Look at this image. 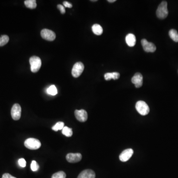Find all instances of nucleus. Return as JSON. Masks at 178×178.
<instances>
[{
    "instance_id": "1",
    "label": "nucleus",
    "mask_w": 178,
    "mask_h": 178,
    "mask_svg": "<svg viewBox=\"0 0 178 178\" xmlns=\"http://www.w3.org/2000/svg\"><path fill=\"white\" fill-rule=\"evenodd\" d=\"M168 15V11L167 8V2L166 1L162 2L158 6L156 15L159 19H165Z\"/></svg>"
},
{
    "instance_id": "2",
    "label": "nucleus",
    "mask_w": 178,
    "mask_h": 178,
    "mask_svg": "<svg viewBox=\"0 0 178 178\" xmlns=\"http://www.w3.org/2000/svg\"><path fill=\"white\" fill-rule=\"evenodd\" d=\"M29 63L30 64L31 71L33 73L38 72L41 67L42 61L40 58L36 56L31 57Z\"/></svg>"
},
{
    "instance_id": "3",
    "label": "nucleus",
    "mask_w": 178,
    "mask_h": 178,
    "mask_svg": "<svg viewBox=\"0 0 178 178\" xmlns=\"http://www.w3.org/2000/svg\"><path fill=\"white\" fill-rule=\"evenodd\" d=\"M24 145L26 148L29 150H38L41 146V143L40 140L36 139L29 138L25 140Z\"/></svg>"
},
{
    "instance_id": "4",
    "label": "nucleus",
    "mask_w": 178,
    "mask_h": 178,
    "mask_svg": "<svg viewBox=\"0 0 178 178\" xmlns=\"http://www.w3.org/2000/svg\"><path fill=\"white\" fill-rule=\"evenodd\" d=\"M136 109L139 113L142 115H146L150 112V107L143 100H139L136 103Z\"/></svg>"
},
{
    "instance_id": "5",
    "label": "nucleus",
    "mask_w": 178,
    "mask_h": 178,
    "mask_svg": "<svg viewBox=\"0 0 178 178\" xmlns=\"http://www.w3.org/2000/svg\"><path fill=\"white\" fill-rule=\"evenodd\" d=\"M84 65L81 62H78L73 65L72 69V75L75 78L79 77L84 71Z\"/></svg>"
},
{
    "instance_id": "6",
    "label": "nucleus",
    "mask_w": 178,
    "mask_h": 178,
    "mask_svg": "<svg viewBox=\"0 0 178 178\" xmlns=\"http://www.w3.org/2000/svg\"><path fill=\"white\" fill-rule=\"evenodd\" d=\"M41 35L43 39L48 41H53L56 39V34L53 31L48 29H44L41 32Z\"/></svg>"
},
{
    "instance_id": "7",
    "label": "nucleus",
    "mask_w": 178,
    "mask_h": 178,
    "mask_svg": "<svg viewBox=\"0 0 178 178\" xmlns=\"http://www.w3.org/2000/svg\"><path fill=\"white\" fill-rule=\"evenodd\" d=\"M21 108L19 104H15L11 110V115L14 120H18L21 117Z\"/></svg>"
},
{
    "instance_id": "8",
    "label": "nucleus",
    "mask_w": 178,
    "mask_h": 178,
    "mask_svg": "<svg viewBox=\"0 0 178 178\" xmlns=\"http://www.w3.org/2000/svg\"><path fill=\"white\" fill-rule=\"evenodd\" d=\"M142 46L144 51L147 53H153L156 50L155 44L149 42L146 39H144L141 41Z\"/></svg>"
},
{
    "instance_id": "9",
    "label": "nucleus",
    "mask_w": 178,
    "mask_h": 178,
    "mask_svg": "<svg viewBox=\"0 0 178 178\" xmlns=\"http://www.w3.org/2000/svg\"><path fill=\"white\" fill-rule=\"evenodd\" d=\"M82 158L81 154L80 153H69L66 156V160L70 163H77L80 161Z\"/></svg>"
},
{
    "instance_id": "10",
    "label": "nucleus",
    "mask_w": 178,
    "mask_h": 178,
    "mask_svg": "<svg viewBox=\"0 0 178 178\" xmlns=\"http://www.w3.org/2000/svg\"><path fill=\"white\" fill-rule=\"evenodd\" d=\"M74 114L76 118L79 121L84 122L87 120L88 113L85 110H76Z\"/></svg>"
},
{
    "instance_id": "11",
    "label": "nucleus",
    "mask_w": 178,
    "mask_h": 178,
    "mask_svg": "<svg viewBox=\"0 0 178 178\" xmlns=\"http://www.w3.org/2000/svg\"><path fill=\"white\" fill-rule=\"evenodd\" d=\"M134 151L132 149H128L124 150L119 156V159L122 162H126L132 156Z\"/></svg>"
},
{
    "instance_id": "12",
    "label": "nucleus",
    "mask_w": 178,
    "mask_h": 178,
    "mask_svg": "<svg viewBox=\"0 0 178 178\" xmlns=\"http://www.w3.org/2000/svg\"><path fill=\"white\" fill-rule=\"evenodd\" d=\"M131 81L137 88L141 87L143 84V75L140 73H136L131 79Z\"/></svg>"
},
{
    "instance_id": "13",
    "label": "nucleus",
    "mask_w": 178,
    "mask_h": 178,
    "mask_svg": "<svg viewBox=\"0 0 178 178\" xmlns=\"http://www.w3.org/2000/svg\"><path fill=\"white\" fill-rule=\"evenodd\" d=\"M96 174L94 171L90 169L84 170L78 175L77 178H95Z\"/></svg>"
},
{
    "instance_id": "14",
    "label": "nucleus",
    "mask_w": 178,
    "mask_h": 178,
    "mask_svg": "<svg viewBox=\"0 0 178 178\" xmlns=\"http://www.w3.org/2000/svg\"><path fill=\"white\" fill-rule=\"evenodd\" d=\"M125 40L128 46L131 47H134L136 45V36L132 33H129L126 36Z\"/></svg>"
},
{
    "instance_id": "15",
    "label": "nucleus",
    "mask_w": 178,
    "mask_h": 178,
    "mask_svg": "<svg viewBox=\"0 0 178 178\" xmlns=\"http://www.w3.org/2000/svg\"><path fill=\"white\" fill-rule=\"evenodd\" d=\"M104 79L105 80H110L111 79L117 80L120 77V74L118 72H114L111 73H106L104 74Z\"/></svg>"
},
{
    "instance_id": "16",
    "label": "nucleus",
    "mask_w": 178,
    "mask_h": 178,
    "mask_svg": "<svg viewBox=\"0 0 178 178\" xmlns=\"http://www.w3.org/2000/svg\"><path fill=\"white\" fill-rule=\"evenodd\" d=\"M92 31L94 34L100 35L103 33V29L102 26L98 24H95L92 27Z\"/></svg>"
},
{
    "instance_id": "17",
    "label": "nucleus",
    "mask_w": 178,
    "mask_h": 178,
    "mask_svg": "<svg viewBox=\"0 0 178 178\" xmlns=\"http://www.w3.org/2000/svg\"><path fill=\"white\" fill-rule=\"evenodd\" d=\"M26 7L31 9H34L37 7L36 1L35 0H26L24 1Z\"/></svg>"
},
{
    "instance_id": "18",
    "label": "nucleus",
    "mask_w": 178,
    "mask_h": 178,
    "mask_svg": "<svg viewBox=\"0 0 178 178\" xmlns=\"http://www.w3.org/2000/svg\"><path fill=\"white\" fill-rule=\"evenodd\" d=\"M169 35L171 39L175 42H178V33L175 29H171L169 32Z\"/></svg>"
},
{
    "instance_id": "19",
    "label": "nucleus",
    "mask_w": 178,
    "mask_h": 178,
    "mask_svg": "<svg viewBox=\"0 0 178 178\" xmlns=\"http://www.w3.org/2000/svg\"><path fill=\"white\" fill-rule=\"evenodd\" d=\"M62 133L63 134L67 137H70L73 135V131L72 129L70 128L67 126H64V128L62 129Z\"/></svg>"
},
{
    "instance_id": "20",
    "label": "nucleus",
    "mask_w": 178,
    "mask_h": 178,
    "mask_svg": "<svg viewBox=\"0 0 178 178\" xmlns=\"http://www.w3.org/2000/svg\"><path fill=\"white\" fill-rule=\"evenodd\" d=\"M47 92L48 94H51L52 96H55L58 94V90L54 85H51L48 88Z\"/></svg>"
},
{
    "instance_id": "21",
    "label": "nucleus",
    "mask_w": 178,
    "mask_h": 178,
    "mask_svg": "<svg viewBox=\"0 0 178 178\" xmlns=\"http://www.w3.org/2000/svg\"><path fill=\"white\" fill-rule=\"evenodd\" d=\"M9 41V37L6 35L0 36V47L5 46Z\"/></svg>"
},
{
    "instance_id": "22",
    "label": "nucleus",
    "mask_w": 178,
    "mask_h": 178,
    "mask_svg": "<svg viewBox=\"0 0 178 178\" xmlns=\"http://www.w3.org/2000/svg\"><path fill=\"white\" fill-rule=\"evenodd\" d=\"M64 124L63 122H58L57 123L52 127V130L54 131H58V130H62L64 128Z\"/></svg>"
},
{
    "instance_id": "23",
    "label": "nucleus",
    "mask_w": 178,
    "mask_h": 178,
    "mask_svg": "<svg viewBox=\"0 0 178 178\" xmlns=\"http://www.w3.org/2000/svg\"><path fill=\"white\" fill-rule=\"evenodd\" d=\"M52 178H66V174L63 171H59L53 175Z\"/></svg>"
},
{
    "instance_id": "24",
    "label": "nucleus",
    "mask_w": 178,
    "mask_h": 178,
    "mask_svg": "<svg viewBox=\"0 0 178 178\" xmlns=\"http://www.w3.org/2000/svg\"><path fill=\"white\" fill-rule=\"evenodd\" d=\"M39 168V165L36 161L33 160L31 164V169L32 171L35 172L38 171Z\"/></svg>"
},
{
    "instance_id": "25",
    "label": "nucleus",
    "mask_w": 178,
    "mask_h": 178,
    "mask_svg": "<svg viewBox=\"0 0 178 178\" xmlns=\"http://www.w3.org/2000/svg\"><path fill=\"white\" fill-rule=\"evenodd\" d=\"M18 164L21 167H25L26 165V162L24 158H20L18 160Z\"/></svg>"
},
{
    "instance_id": "26",
    "label": "nucleus",
    "mask_w": 178,
    "mask_h": 178,
    "mask_svg": "<svg viewBox=\"0 0 178 178\" xmlns=\"http://www.w3.org/2000/svg\"><path fill=\"white\" fill-rule=\"evenodd\" d=\"M58 10L60 11V13H61L62 14H64V13H65V8H64V6H62V5H58Z\"/></svg>"
},
{
    "instance_id": "27",
    "label": "nucleus",
    "mask_w": 178,
    "mask_h": 178,
    "mask_svg": "<svg viewBox=\"0 0 178 178\" xmlns=\"http://www.w3.org/2000/svg\"><path fill=\"white\" fill-rule=\"evenodd\" d=\"M63 5L66 8H71L72 7V4H70V3L68 2L64 1L63 3Z\"/></svg>"
},
{
    "instance_id": "28",
    "label": "nucleus",
    "mask_w": 178,
    "mask_h": 178,
    "mask_svg": "<svg viewBox=\"0 0 178 178\" xmlns=\"http://www.w3.org/2000/svg\"><path fill=\"white\" fill-rule=\"evenodd\" d=\"M2 178H17L13 176H12L11 174L8 173H5L3 175Z\"/></svg>"
},
{
    "instance_id": "29",
    "label": "nucleus",
    "mask_w": 178,
    "mask_h": 178,
    "mask_svg": "<svg viewBox=\"0 0 178 178\" xmlns=\"http://www.w3.org/2000/svg\"><path fill=\"white\" fill-rule=\"evenodd\" d=\"M107 2H109V3H114L116 2V0H108Z\"/></svg>"
},
{
    "instance_id": "30",
    "label": "nucleus",
    "mask_w": 178,
    "mask_h": 178,
    "mask_svg": "<svg viewBox=\"0 0 178 178\" xmlns=\"http://www.w3.org/2000/svg\"><path fill=\"white\" fill-rule=\"evenodd\" d=\"M97 0H95V1H91V2H97Z\"/></svg>"
}]
</instances>
